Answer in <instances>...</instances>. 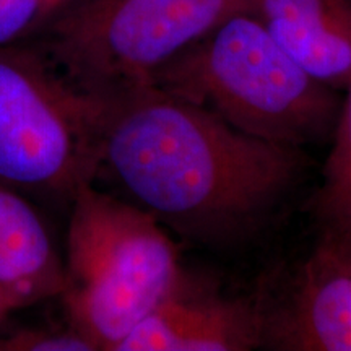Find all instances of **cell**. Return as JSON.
I'll use <instances>...</instances> for the list:
<instances>
[{
  "mask_svg": "<svg viewBox=\"0 0 351 351\" xmlns=\"http://www.w3.org/2000/svg\"><path fill=\"white\" fill-rule=\"evenodd\" d=\"M150 82L251 137L302 150L332 142L343 99L302 69L251 10L219 23Z\"/></svg>",
  "mask_w": 351,
  "mask_h": 351,
  "instance_id": "7a4b0ae2",
  "label": "cell"
},
{
  "mask_svg": "<svg viewBox=\"0 0 351 351\" xmlns=\"http://www.w3.org/2000/svg\"><path fill=\"white\" fill-rule=\"evenodd\" d=\"M106 98L28 39L0 47V184L67 197L99 173Z\"/></svg>",
  "mask_w": 351,
  "mask_h": 351,
  "instance_id": "277c9868",
  "label": "cell"
},
{
  "mask_svg": "<svg viewBox=\"0 0 351 351\" xmlns=\"http://www.w3.org/2000/svg\"><path fill=\"white\" fill-rule=\"evenodd\" d=\"M46 228L15 189L0 184V315L64 289Z\"/></svg>",
  "mask_w": 351,
  "mask_h": 351,
  "instance_id": "9c48e42d",
  "label": "cell"
},
{
  "mask_svg": "<svg viewBox=\"0 0 351 351\" xmlns=\"http://www.w3.org/2000/svg\"><path fill=\"white\" fill-rule=\"evenodd\" d=\"M251 12L302 69L343 93L351 82V0H256Z\"/></svg>",
  "mask_w": 351,
  "mask_h": 351,
  "instance_id": "ba28073f",
  "label": "cell"
},
{
  "mask_svg": "<svg viewBox=\"0 0 351 351\" xmlns=\"http://www.w3.org/2000/svg\"><path fill=\"white\" fill-rule=\"evenodd\" d=\"M256 0H72L33 43L98 96L150 82L158 69Z\"/></svg>",
  "mask_w": 351,
  "mask_h": 351,
  "instance_id": "5b68a950",
  "label": "cell"
},
{
  "mask_svg": "<svg viewBox=\"0 0 351 351\" xmlns=\"http://www.w3.org/2000/svg\"><path fill=\"white\" fill-rule=\"evenodd\" d=\"M262 348L258 298H231L181 276L117 351H251Z\"/></svg>",
  "mask_w": 351,
  "mask_h": 351,
  "instance_id": "52a82bcc",
  "label": "cell"
},
{
  "mask_svg": "<svg viewBox=\"0 0 351 351\" xmlns=\"http://www.w3.org/2000/svg\"><path fill=\"white\" fill-rule=\"evenodd\" d=\"M258 304L262 348L351 351V270L317 244L282 296Z\"/></svg>",
  "mask_w": 351,
  "mask_h": 351,
  "instance_id": "8992f818",
  "label": "cell"
},
{
  "mask_svg": "<svg viewBox=\"0 0 351 351\" xmlns=\"http://www.w3.org/2000/svg\"><path fill=\"white\" fill-rule=\"evenodd\" d=\"M320 228L322 231H320L317 243L319 247H322L341 265L351 270V218Z\"/></svg>",
  "mask_w": 351,
  "mask_h": 351,
  "instance_id": "4fadbf2b",
  "label": "cell"
},
{
  "mask_svg": "<svg viewBox=\"0 0 351 351\" xmlns=\"http://www.w3.org/2000/svg\"><path fill=\"white\" fill-rule=\"evenodd\" d=\"M104 98L99 171L132 204L197 243L247 239L309 163L302 148L251 137L152 82Z\"/></svg>",
  "mask_w": 351,
  "mask_h": 351,
  "instance_id": "6da1fadb",
  "label": "cell"
},
{
  "mask_svg": "<svg viewBox=\"0 0 351 351\" xmlns=\"http://www.w3.org/2000/svg\"><path fill=\"white\" fill-rule=\"evenodd\" d=\"M72 0H0V47L33 38Z\"/></svg>",
  "mask_w": 351,
  "mask_h": 351,
  "instance_id": "8fae6325",
  "label": "cell"
},
{
  "mask_svg": "<svg viewBox=\"0 0 351 351\" xmlns=\"http://www.w3.org/2000/svg\"><path fill=\"white\" fill-rule=\"evenodd\" d=\"M0 350L12 351H93L95 345L77 330L72 332H20L0 341Z\"/></svg>",
  "mask_w": 351,
  "mask_h": 351,
  "instance_id": "7c38bea8",
  "label": "cell"
},
{
  "mask_svg": "<svg viewBox=\"0 0 351 351\" xmlns=\"http://www.w3.org/2000/svg\"><path fill=\"white\" fill-rule=\"evenodd\" d=\"M64 296L73 330L117 351L182 276L178 247L129 200L82 184L72 197Z\"/></svg>",
  "mask_w": 351,
  "mask_h": 351,
  "instance_id": "3957f363",
  "label": "cell"
},
{
  "mask_svg": "<svg viewBox=\"0 0 351 351\" xmlns=\"http://www.w3.org/2000/svg\"><path fill=\"white\" fill-rule=\"evenodd\" d=\"M311 208L320 226L351 218V82L343 91L322 184L311 200Z\"/></svg>",
  "mask_w": 351,
  "mask_h": 351,
  "instance_id": "30bf717a",
  "label": "cell"
}]
</instances>
